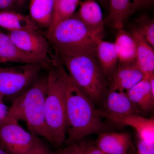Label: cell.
Instances as JSON below:
<instances>
[{
  "label": "cell",
  "instance_id": "obj_1",
  "mask_svg": "<svg viewBox=\"0 0 154 154\" xmlns=\"http://www.w3.org/2000/svg\"><path fill=\"white\" fill-rule=\"evenodd\" d=\"M65 80L67 146L89 135L106 132L107 127L94 102L74 82L66 71Z\"/></svg>",
  "mask_w": 154,
  "mask_h": 154
},
{
  "label": "cell",
  "instance_id": "obj_2",
  "mask_svg": "<svg viewBox=\"0 0 154 154\" xmlns=\"http://www.w3.org/2000/svg\"><path fill=\"white\" fill-rule=\"evenodd\" d=\"M47 73V91L45 116L51 143L57 147L66 140V116L65 69L57 55Z\"/></svg>",
  "mask_w": 154,
  "mask_h": 154
},
{
  "label": "cell",
  "instance_id": "obj_3",
  "mask_svg": "<svg viewBox=\"0 0 154 154\" xmlns=\"http://www.w3.org/2000/svg\"><path fill=\"white\" fill-rule=\"evenodd\" d=\"M58 57L72 80L95 105L104 103L108 82L96 53L82 52Z\"/></svg>",
  "mask_w": 154,
  "mask_h": 154
},
{
  "label": "cell",
  "instance_id": "obj_4",
  "mask_svg": "<svg viewBox=\"0 0 154 154\" xmlns=\"http://www.w3.org/2000/svg\"><path fill=\"white\" fill-rule=\"evenodd\" d=\"M104 34V29L90 28L73 15L60 23L45 37L58 56H67L82 52L96 53Z\"/></svg>",
  "mask_w": 154,
  "mask_h": 154
},
{
  "label": "cell",
  "instance_id": "obj_5",
  "mask_svg": "<svg viewBox=\"0 0 154 154\" xmlns=\"http://www.w3.org/2000/svg\"><path fill=\"white\" fill-rule=\"evenodd\" d=\"M47 85V74L41 73L30 88L11 100L8 116L17 121L25 122L30 133L44 138L51 143L45 116Z\"/></svg>",
  "mask_w": 154,
  "mask_h": 154
},
{
  "label": "cell",
  "instance_id": "obj_6",
  "mask_svg": "<svg viewBox=\"0 0 154 154\" xmlns=\"http://www.w3.org/2000/svg\"><path fill=\"white\" fill-rule=\"evenodd\" d=\"M43 69L34 64L0 68V93L11 101L17 98L32 85Z\"/></svg>",
  "mask_w": 154,
  "mask_h": 154
},
{
  "label": "cell",
  "instance_id": "obj_7",
  "mask_svg": "<svg viewBox=\"0 0 154 154\" xmlns=\"http://www.w3.org/2000/svg\"><path fill=\"white\" fill-rule=\"evenodd\" d=\"M39 139L19 125L16 119L8 116L0 123V145L8 154H26Z\"/></svg>",
  "mask_w": 154,
  "mask_h": 154
},
{
  "label": "cell",
  "instance_id": "obj_8",
  "mask_svg": "<svg viewBox=\"0 0 154 154\" xmlns=\"http://www.w3.org/2000/svg\"><path fill=\"white\" fill-rule=\"evenodd\" d=\"M12 41L23 51L40 59L51 66L53 61L50 44L46 37L40 32L28 30L9 31Z\"/></svg>",
  "mask_w": 154,
  "mask_h": 154
},
{
  "label": "cell",
  "instance_id": "obj_9",
  "mask_svg": "<svg viewBox=\"0 0 154 154\" xmlns=\"http://www.w3.org/2000/svg\"><path fill=\"white\" fill-rule=\"evenodd\" d=\"M102 118L109 119L120 126L133 128L137 134L139 139L150 143H154V119L143 117L139 114L117 115L110 114L103 110L98 109Z\"/></svg>",
  "mask_w": 154,
  "mask_h": 154
},
{
  "label": "cell",
  "instance_id": "obj_10",
  "mask_svg": "<svg viewBox=\"0 0 154 154\" xmlns=\"http://www.w3.org/2000/svg\"><path fill=\"white\" fill-rule=\"evenodd\" d=\"M0 62L26 64H39L48 70L51 66L44 61L25 52L12 41L8 34L0 30Z\"/></svg>",
  "mask_w": 154,
  "mask_h": 154
},
{
  "label": "cell",
  "instance_id": "obj_11",
  "mask_svg": "<svg viewBox=\"0 0 154 154\" xmlns=\"http://www.w3.org/2000/svg\"><path fill=\"white\" fill-rule=\"evenodd\" d=\"M144 77L136 61L118 65L113 76L108 81L109 91L126 92L135 85Z\"/></svg>",
  "mask_w": 154,
  "mask_h": 154
},
{
  "label": "cell",
  "instance_id": "obj_12",
  "mask_svg": "<svg viewBox=\"0 0 154 154\" xmlns=\"http://www.w3.org/2000/svg\"><path fill=\"white\" fill-rule=\"evenodd\" d=\"M131 143L130 136L124 132L102 133L95 143L105 154H127Z\"/></svg>",
  "mask_w": 154,
  "mask_h": 154
},
{
  "label": "cell",
  "instance_id": "obj_13",
  "mask_svg": "<svg viewBox=\"0 0 154 154\" xmlns=\"http://www.w3.org/2000/svg\"><path fill=\"white\" fill-rule=\"evenodd\" d=\"M105 112L117 115L139 114V109L131 101L126 92L108 91L105 101Z\"/></svg>",
  "mask_w": 154,
  "mask_h": 154
},
{
  "label": "cell",
  "instance_id": "obj_14",
  "mask_svg": "<svg viewBox=\"0 0 154 154\" xmlns=\"http://www.w3.org/2000/svg\"><path fill=\"white\" fill-rule=\"evenodd\" d=\"M96 56L108 82L118 65V51L114 42L100 41L96 48Z\"/></svg>",
  "mask_w": 154,
  "mask_h": 154
},
{
  "label": "cell",
  "instance_id": "obj_15",
  "mask_svg": "<svg viewBox=\"0 0 154 154\" xmlns=\"http://www.w3.org/2000/svg\"><path fill=\"white\" fill-rule=\"evenodd\" d=\"M131 34L136 45V61L138 66L144 76L150 77L154 75V48L145 40L134 28Z\"/></svg>",
  "mask_w": 154,
  "mask_h": 154
},
{
  "label": "cell",
  "instance_id": "obj_16",
  "mask_svg": "<svg viewBox=\"0 0 154 154\" xmlns=\"http://www.w3.org/2000/svg\"><path fill=\"white\" fill-rule=\"evenodd\" d=\"M126 92L130 99L140 110L148 112L152 110L154 93L152 91L149 77L144 76L140 82Z\"/></svg>",
  "mask_w": 154,
  "mask_h": 154
},
{
  "label": "cell",
  "instance_id": "obj_17",
  "mask_svg": "<svg viewBox=\"0 0 154 154\" xmlns=\"http://www.w3.org/2000/svg\"><path fill=\"white\" fill-rule=\"evenodd\" d=\"M0 27L9 31L28 30L40 32L39 27L30 16L14 11H0Z\"/></svg>",
  "mask_w": 154,
  "mask_h": 154
},
{
  "label": "cell",
  "instance_id": "obj_18",
  "mask_svg": "<svg viewBox=\"0 0 154 154\" xmlns=\"http://www.w3.org/2000/svg\"><path fill=\"white\" fill-rule=\"evenodd\" d=\"M114 43L118 51V65L131 63L136 60V45L131 33L123 29L118 30Z\"/></svg>",
  "mask_w": 154,
  "mask_h": 154
},
{
  "label": "cell",
  "instance_id": "obj_19",
  "mask_svg": "<svg viewBox=\"0 0 154 154\" xmlns=\"http://www.w3.org/2000/svg\"><path fill=\"white\" fill-rule=\"evenodd\" d=\"M76 16L90 28L96 30L104 29L101 7L94 0H85L81 2Z\"/></svg>",
  "mask_w": 154,
  "mask_h": 154
},
{
  "label": "cell",
  "instance_id": "obj_20",
  "mask_svg": "<svg viewBox=\"0 0 154 154\" xmlns=\"http://www.w3.org/2000/svg\"><path fill=\"white\" fill-rule=\"evenodd\" d=\"M134 12L132 0H110L106 22L117 30L123 29L128 18Z\"/></svg>",
  "mask_w": 154,
  "mask_h": 154
},
{
  "label": "cell",
  "instance_id": "obj_21",
  "mask_svg": "<svg viewBox=\"0 0 154 154\" xmlns=\"http://www.w3.org/2000/svg\"><path fill=\"white\" fill-rule=\"evenodd\" d=\"M54 0H30V17L38 27L48 29L52 21Z\"/></svg>",
  "mask_w": 154,
  "mask_h": 154
},
{
  "label": "cell",
  "instance_id": "obj_22",
  "mask_svg": "<svg viewBox=\"0 0 154 154\" xmlns=\"http://www.w3.org/2000/svg\"><path fill=\"white\" fill-rule=\"evenodd\" d=\"M79 2V0H60L54 5L52 21L46 36L51 34L61 22L73 16Z\"/></svg>",
  "mask_w": 154,
  "mask_h": 154
},
{
  "label": "cell",
  "instance_id": "obj_23",
  "mask_svg": "<svg viewBox=\"0 0 154 154\" xmlns=\"http://www.w3.org/2000/svg\"><path fill=\"white\" fill-rule=\"evenodd\" d=\"M134 28L145 40L154 48V20L147 16H143L137 20V24Z\"/></svg>",
  "mask_w": 154,
  "mask_h": 154
},
{
  "label": "cell",
  "instance_id": "obj_24",
  "mask_svg": "<svg viewBox=\"0 0 154 154\" xmlns=\"http://www.w3.org/2000/svg\"><path fill=\"white\" fill-rule=\"evenodd\" d=\"M76 144L77 154H105L91 142L81 140Z\"/></svg>",
  "mask_w": 154,
  "mask_h": 154
},
{
  "label": "cell",
  "instance_id": "obj_25",
  "mask_svg": "<svg viewBox=\"0 0 154 154\" xmlns=\"http://www.w3.org/2000/svg\"><path fill=\"white\" fill-rule=\"evenodd\" d=\"M137 149V154H154V143L139 139Z\"/></svg>",
  "mask_w": 154,
  "mask_h": 154
},
{
  "label": "cell",
  "instance_id": "obj_26",
  "mask_svg": "<svg viewBox=\"0 0 154 154\" xmlns=\"http://www.w3.org/2000/svg\"><path fill=\"white\" fill-rule=\"evenodd\" d=\"M26 154H50L48 149L38 139L32 148Z\"/></svg>",
  "mask_w": 154,
  "mask_h": 154
},
{
  "label": "cell",
  "instance_id": "obj_27",
  "mask_svg": "<svg viewBox=\"0 0 154 154\" xmlns=\"http://www.w3.org/2000/svg\"><path fill=\"white\" fill-rule=\"evenodd\" d=\"M16 8L15 0H0V11H14Z\"/></svg>",
  "mask_w": 154,
  "mask_h": 154
},
{
  "label": "cell",
  "instance_id": "obj_28",
  "mask_svg": "<svg viewBox=\"0 0 154 154\" xmlns=\"http://www.w3.org/2000/svg\"><path fill=\"white\" fill-rule=\"evenodd\" d=\"M154 0H132L134 11L140 8L149 7L153 2Z\"/></svg>",
  "mask_w": 154,
  "mask_h": 154
},
{
  "label": "cell",
  "instance_id": "obj_29",
  "mask_svg": "<svg viewBox=\"0 0 154 154\" xmlns=\"http://www.w3.org/2000/svg\"><path fill=\"white\" fill-rule=\"evenodd\" d=\"M9 109L10 107H8L3 102H0V123L8 116Z\"/></svg>",
  "mask_w": 154,
  "mask_h": 154
},
{
  "label": "cell",
  "instance_id": "obj_30",
  "mask_svg": "<svg viewBox=\"0 0 154 154\" xmlns=\"http://www.w3.org/2000/svg\"><path fill=\"white\" fill-rule=\"evenodd\" d=\"M58 154H77L76 144L68 146L66 148L61 151Z\"/></svg>",
  "mask_w": 154,
  "mask_h": 154
},
{
  "label": "cell",
  "instance_id": "obj_31",
  "mask_svg": "<svg viewBox=\"0 0 154 154\" xmlns=\"http://www.w3.org/2000/svg\"><path fill=\"white\" fill-rule=\"evenodd\" d=\"M26 0H15L16 8H22L24 5Z\"/></svg>",
  "mask_w": 154,
  "mask_h": 154
},
{
  "label": "cell",
  "instance_id": "obj_32",
  "mask_svg": "<svg viewBox=\"0 0 154 154\" xmlns=\"http://www.w3.org/2000/svg\"><path fill=\"white\" fill-rule=\"evenodd\" d=\"M0 154H8L5 150L0 145Z\"/></svg>",
  "mask_w": 154,
  "mask_h": 154
},
{
  "label": "cell",
  "instance_id": "obj_33",
  "mask_svg": "<svg viewBox=\"0 0 154 154\" xmlns=\"http://www.w3.org/2000/svg\"><path fill=\"white\" fill-rule=\"evenodd\" d=\"M4 98V96L0 93V102H3V99Z\"/></svg>",
  "mask_w": 154,
  "mask_h": 154
},
{
  "label": "cell",
  "instance_id": "obj_34",
  "mask_svg": "<svg viewBox=\"0 0 154 154\" xmlns=\"http://www.w3.org/2000/svg\"><path fill=\"white\" fill-rule=\"evenodd\" d=\"M60 1V0H54V5H55L57 3Z\"/></svg>",
  "mask_w": 154,
  "mask_h": 154
},
{
  "label": "cell",
  "instance_id": "obj_35",
  "mask_svg": "<svg viewBox=\"0 0 154 154\" xmlns=\"http://www.w3.org/2000/svg\"><path fill=\"white\" fill-rule=\"evenodd\" d=\"M99 1H100V2H105L106 0H99Z\"/></svg>",
  "mask_w": 154,
  "mask_h": 154
},
{
  "label": "cell",
  "instance_id": "obj_36",
  "mask_svg": "<svg viewBox=\"0 0 154 154\" xmlns=\"http://www.w3.org/2000/svg\"><path fill=\"white\" fill-rule=\"evenodd\" d=\"M0 63H1V62H0Z\"/></svg>",
  "mask_w": 154,
  "mask_h": 154
}]
</instances>
